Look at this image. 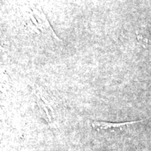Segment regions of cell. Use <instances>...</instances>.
<instances>
[{
	"label": "cell",
	"instance_id": "1",
	"mask_svg": "<svg viewBox=\"0 0 151 151\" xmlns=\"http://www.w3.org/2000/svg\"><path fill=\"white\" fill-rule=\"evenodd\" d=\"M29 22H32L33 26L35 29H37V32H40L43 35H49L50 37L57 38V36L55 34L53 29L50 27V24L48 20H46V17L43 14H39V13L35 12L34 13V18L32 19H30Z\"/></svg>",
	"mask_w": 151,
	"mask_h": 151
},
{
	"label": "cell",
	"instance_id": "2",
	"mask_svg": "<svg viewBox=\"0 0 151 151\" xmlns=\"http://www.w3.org/2000/svg\"><path fill=\"white\" fill-rule=\"evenodd\" d=\"M141 121L134 122H120V123H113V122H108L103 121H92L91 122V126L93 129L98 132H114L120 131L125 128L127 126L133 124Z\"/></svg>",
	"mask_w": 151,
	"mask_h": 151
}]
</instances>
